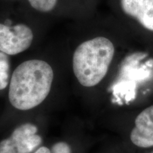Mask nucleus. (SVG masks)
<instances>
[{
  "label": "nucleus",
  "instance_id": "nucleus-1",
  "mask_svg": "<svg viewBox=\"0 0 153 153\" xmlns=\"http://www.w3.org/2000/svg\"><path fill=\"white\" fill-rule=\"evenodd\" d=\"M68 43L72 48V70L82 87L94 88L105 79L117 55V43L106 33L88 30L85 21L76 22Z\"/></svg>",
  "mask_w": 153,
  "mask_h": 153
},
{
  "label": "nucleus",
  "instance_id": "nucleus-2",
  "mask_svg": "<svg viewBox=\"0 0 153 153\" xmlns=\"http://www.w3.org/2000/svg\"><path fill=\"white\" fill-rule=\"evenodd\" d=\"M54 79V69L48 61L39 57L23 61L11 73L9 102L19 110L35 108L49 95Z\"/></svg>",
  "mask_w": 153,
  "mask_h": 153
},
{
  "label": "nucleus",
  "instance_id": "nucleus-3",
  "mask_svg": "<svg viewBox=\"0 0 153 153\" xmlns=\"http://www.w3.org/2000/svg\"><path fill=\"white\" fill-rule=\"evenodd\" d=\"M50 22L19 7L16 14L0 22V51L13 56L39 45Z\"/></svg>",
  "mask_w": 153,
  "mask_h": 153
},
{
  "label": "nucleus",
  "instance_id": "nucleus-4",
  "mask_svg": "<svg viewBox=\"0 0 153 153\" xmlns=\"http://www.w3.org/2000/svg\"><path fill=\"white\" fill-rule=\"evenodd\" d=\"M95 0H20L19 7L31 14L53 22L70 19L74 22L90 19Z\"/></svg>",
  "mask_w": 153,
  "mask_h": 153
},
{
  "label": "nucleus",
  "instance_id": "nucleus-5",
  "mask_svg": "<svg viewBox=\"0 0 153 153\" xmlns=\"http://www.w3.org/2000/svg\"><path fill=\"white\" fill-rule=\"evenodd\" d=\"M128 133L129 142L136 151L153 148V103L137 108Z\"/></svg>",
  "mask_w": 153,
  "mask_h": 153
},
{
  "label": "nucleus",
  "instance_id": "nucleus-6",
  "mask_svg": "<svg viewBox=\"0 0 153 153\" xmlns=\"http://www.w3.org/2000/svg\"><path fill=\"white\" fill-rule=\"evenodd\" d=\"M38 128L31 123L17 127L11 136L0 142V153H30L41 144L42 138L36 134Z\"/></svg>",
  "mask_w": 153,
  "mask_h": 153
},
{
  "label": "nucleus",
  "instance_id": "nucleus-7",
  "mask_svg": "<svg viewBox=\"0 0 153 153\" xmlns=\"http://www.w3.org/2000/svg\"><path fill=\"white\" fill-rule=\"evenodd\" d=\"M116 11L153 33V0H116Z\"/></svg>",
  "mask_w": 153,
  "mask_h": 153
},
{
  "label": "nucleus",
  "instance_id": "nucleus-8",
  "mask_svg": "<svg viewBox=\"0 0 153 153\" xmlns=\"http://www.w3.org/2000/svg\"><path fill=\"white\" fill-rule=\"evenodd\" d=\"M11 76L9 55L0 51V90L5 89L8 87Z\"/></svg>",
  "mask_w": 153,
  "mask_h": 153
},
{
  "label": "nucleus",
  "instance_id": "nucleus-9",
  "mask_svg": "<svg viewBox=\"0 0 153 153\" xmlns=\"http://www.w3.org/2000/svg\"><path fill=\"white\" fill-rule=\"evenodd\" d=\"M52 153H71V149L65 143H57L53 146Z\"/></svg>",
  "mask_w": 153,
  "mask_h": 153
},
{
  "label": "nucleus",
  "instance_id": "nucleus-10",
  "mask_svg": "<svg viewBox=\"0 0 153 153\" xmlns=\"http://www.w3.org/2000/svg\"><path fill=\"white\" fill-rule=\"evenodd\" d=\"M34 153H51V152L46 147H41V148H38Z\"/></svg>",
  "mask_w": 153,
  "mask_h": 153
},
{
  "label": "nucleus",
  "instance_id": "nucleus-11",
  "mask_svg": "<svg viewBox=\"0 0 153 153\" xmlns=\"http://www.w3.org/2000/svg\"><path fill=\"white\" fill-rule=\"evenodd\" d=\"M137 153H153V148L149 149V150L137 151Z\"/></svg>",
  "mask_w": 153,
  "mask_h": 153
},
{
  "label": "nucleus",
  "instance_id": "nucleus-12",
  "mask_svg": "<svg viewBox=\"0 0 153 153\" xmlns=\"http://www.w3.org/2000/svg\"><path fill=\"white\" fill-rule=\"evenodd\" d=\"M5 1H19L20 0H5Z\"/></svg>",
  "mask_w": 153,
  "mask_h": 153
}]
</instances>
